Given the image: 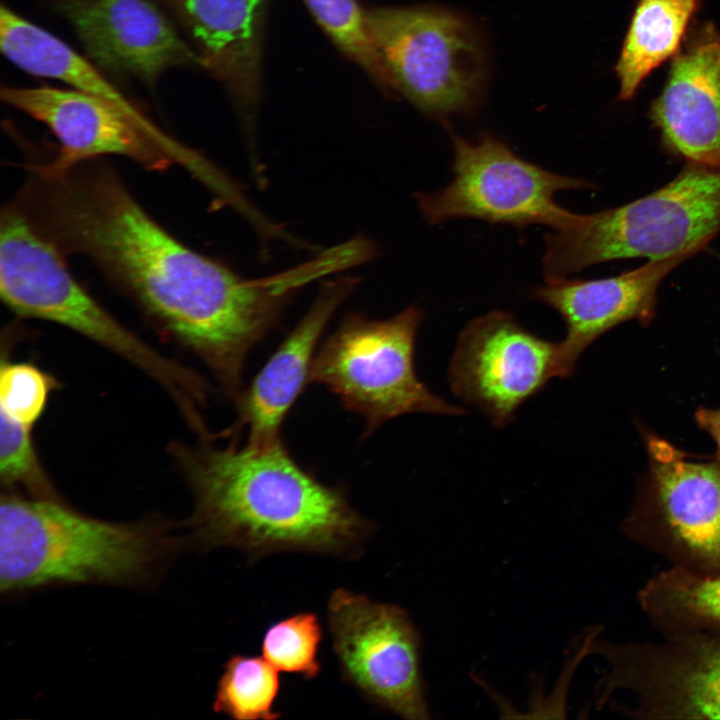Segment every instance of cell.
Returning a JSON list of instances; mask_svg holds the SVG:
<instances>
[{
	"label": "cell",
	"mask_w": 720,
	"mask_h": 720,
	"mask_svg": "<svg viewBox=\"0 0 720 720\" xmlns=\"http://www.w3.org/2000/svg\"><path fill=\"white\" fill-rule=\"evenodd\" d=\"M31 172L13 204L32 226L62 254L92 261L236 398L248 352L312 281L311 269L239 276L165 230L104 164Z\"/></svg>",
	"instance_id": "6da1fadb"
},
{
	"label": "cell",
	"mask_w": 720,
	"mask_h": 720,
	"mask_svg": "<svg viewBox=\"0 0 720 720\" xmlns=\"http://www.w3.org/2000/svg\"><path fill=\"white\" fill-rule=\"evenodd\" d=\"M179 456L195 497L194 532L207 547L343 556L359 552L371 529L343 490L303 469L281 439L182 448Z\"/></svg>",
	"instance_id": "7a4b0ae2"
},
{
	"label": "cell",
	"mask_w": 720,
	"mask_h": 720,
	"mask_svg": "<svg viewBox=\"0 0 720 720\" xmlns=\"http://www.w3.org/2000/svg\"><path fill=\"white\" fill-rule=\"evenodd\" d=\"M0 504L3 593L54 584L144 583L176 547L165 526L95 519L59 499L7 494Z\"/></svg>",
	"instance_id": "3957f363"
},
{
	"label": "cell",
	"mask_w": 720,
	"mask_h": 720,
	"mask_svg": "<svg viewBox=\"0 0 720 720\" xmlns=\"http://www.w3.org/2000/svg\"><path fill=\"white\" fill-rule=\"evenodd\" d=\"M63 255L13 205L0 221V294L15 314L69 328L141 369L195 421L208 387L189 368L152 348L106 311L72 276Z\"/></svg>",
	"instance_id": "277c9868"
},
{
	"label": "cell",
	"mask_w": 720,
	"mask_h": 720,
	"mask_svg": "<svg viewBox=\"0 0 720 720\" xmlns=\"http://www.w3.org/2000/svg\"><path fill=\"white\" fill-rule=\"evenodd\" d=\"M720 231V168L687 163L660 189L622 206L577 214L545 235L546 280L628 258L704 249Z\"/></svg>",
	"instance_id": "5b68a950"
},
{
	"label": "cell",
	"mask_w": 720,
	"mask_h": 720,
	"mask_svg": "<svg viewBox=\"0 0 720 720\" xmlns=\"http://www.w3.org/2000/svg\"><path fill=\"white\" fill-rule=\"evenodd\" d=\"M424 312L416 305L385 320L350 315L323 342L308 383L325 386L342 405L363 417L364 436L410 413L464 415L423 383L415 370L417 332Z\"/></svg>",
	"instance_id": "8992f818"
},
{
	"label": "cell",
	"mask_w": 720,
	"mask_h": 720,
	"mask_svg": "<svg viewBox=\"0 0 720 720\" xmlns=\"http://www.w3.org/2000/svg\"><path fill=\"white\" fill-rule=\"evenodd\" d=\"M367 20L396 96L436 118L476 110L487 58L469 21L426 6L374 7Z\"/></svg>",
	"instance_id": "52a82bcc"
},
{
	"label": "cell",
	"mask_w": 720,
	"mask_h": 720,
	"mask_svg": "<svg viewBox=\"0 0 720 720\" xmlns=\"http://www.w3.org/2000/svg\"><path fill=\"white\" fill-rule=\"evenodd\" d=\"M453 180L434 193H415L424 220L436 225L474 218L523 230L530 225L565 226L575 213L555 195L593 188L586 180L559 175L518 156L504 141L486 133L475 141L450 133Z\"/></svg>",
	"instance_id": "ba28073f"
},
{
	"label": "cell",
	"mask_w": 720,
	"mask_h": 720,
	"mask_svg": "<svg viewBox=\"0 0 720 720\" xmlns=\"http://www.w3.org/2000/svg\"><path fill=\"white\" fill-rule=\"evenodd\" d=\"M645 442L648 473L625 533L673 566L720 573V461H691L653 433H645Z\"/></svg>",
	"instance_id": "9c48e42d"
},
{
	"label": "cell",
	"mask_w": 720,
	"mask_h": 720,
	"mask_svg": "<svg viewBox=\"0 0 720 720\" xmlns=\"http://www.w3.org/2000/svg\"><path fill=\"white\" fill-rule=\"evenodd\" d=\"M664 636L658 643H587V652L608 664L596 688L598 707L622 691L632 696V717L720 719V634Z\"/></svg>",
	"instance_id": "30bf717a"
},
{
	"label": "cell",
	"mask_w": 720,
	"mask_h": 720,
	"mask_svg": "<svg viewBox=\"0 0 720 720\" xmlns=\"http://www.w3.org/2000/svg\"><path fill=\"white\" fill-rule=\"evenodd\" d=\"M327 620L345 680L402 718L430 717L420 670L421 639L404 609L340 588L330 595Z\"/></svg>",
	"instance_id": "8fae6325"
},
{
	"label": "cell",
	"mask_w": 720,
	"mask_h": 720,
	"mask_svg": "<svg viewBox=\"0 0 720 720\" xmlns=\"http://www.w3.org/2000/svg\"><path fill=\"white\" fill-rule=\"evenodd\" d=\"M559 342L525 329L506 311L469 321L460 332L448 367L453 394L477 408L495 427L557 377Z\"/></svg>",
	"instance_id": "7c38bea8"
},
{
	"label": "cell",
	"mask_w": 720,
	"mask_h": 720,
	"mask_svg": "<svg viewBox=\"0 0 720 720\" xmlns=\"http://www.w3.org/2000/svg\"><path fill=\"white\" fill-rule=\"evenodd\" d=\"M10 106L44 123L59 141L56 157L31 169L56 175L103 155H119L145 168L167 167L174 156L197 157L150 121L133 118L118 106L81 90L2 87Z\"/></svg>",
	"instance_id": "4fadbf2b"
},
{
	"label": "cell",
	"mask_w": 720,
	"mask_h": 720,
	"mask_svg": "<svg viewBox=\"0 0 720 720\" xmlns=\"http://www.w3.org/2000/svg\"><path fill=\"white\" fill-rule=\"evenodd\" d=\"M702 249L694 248L648 262L617 276L599 279H549L530 297L562 317L566 334L559 342L557 377L572 375L581 354L614 327L637 321L647 326L655 317L662 280Z\"/></svg>",
	"instance_id": "5bb4252c"
},
{
	"label": "cell",
	"mask_w": 720,
	"mask_h": 720,
	"mask_svg": "<svg viewBox=\"0 0 720 720\" xmlns=\"http://www.w3.org/2000/svg\"><path fill=\"white\" fill-rule=\"evenodd\" d=\"M90 58L103 69L151 85L166 70L200 65L151 0H53Z\"/></svg>",
	"instance_id": "9a60e30c"
},
{
	"label": "cell",
	"mask_w": 720,
	"mask_h": 720,
	"mask_svg": "<svg viewBox=\"0 0 720 720\" xmlns=\"http://www.w3.org/2000/svg\"><path fill=\"white\" fill-rule=\"evenodd\" d=\"M200 66L231 95L253 137L261 90L267 0H164Z\"/></svg>",
	"instance_id": "2e32d148"
},
{
	"label": "cell",
	"mask_w": 720,
	"mask_h": 720,
	"mask_svg": "<svg viewBox=\"0 0 720 720\" xmlns=\"http://www.w3.org/2000/svg\"><path fill=\"white\" fill-rule=\"evenodd\" d=\"M650 118L669 152L720 168V38L714 32L702 33L674 58Z\"/></svg>",
	"instance_id": "e0dca14e"
},
{
	"label": "cell",
	"mask_w": 720,
	"mask_h": 720,
	"mask_svg": "<svg viewBox=\"0 0 720 720\" xmlns=\"http://www.w3.org/2000/svg\"><path fill=\"white\" fill-rule=\"evenodd\" d=\"M358 283L354 277L325 282L310 309L280 344L246 391L235 400L237 419L225 435L248 428L247 443L269 444L305 384L318 341L334 312Z\"/></svg>",
	"instance_id": "ac0fdd59"
},
{
	"label": "cell",
	"mask_w": 720,
	"mask_h": 720,
	"mask_svg": "<svg viewBox=\"0 0 720 720\" xmlns=\"http://www.w3.org/2000/svg\"><path fill=\"white\" fill-rule=\"evenodd\" d=\"M642 610L664 634H720V573L673 566L638 592Z\"/></svg>",
	"instance_id": "d6986e66"
},
{
	"label": "cell",
	"mask_w": 720,
	"mask_h": 720,
	"mask_svg": "<svg viewBox=\"0 0 720 720\" xmlns=\"http://www.w3.org/2000/svg\"><path fill=\"white\" fill-rule=\"evenodd\" d=\"M698 0H639L616 64L619 98L631 99L643 80L673 56Z\"/></svg>",
	"instance_id": "ffe728a7"
},
{
	"label": "cell",
	"mask_w": 720,
	"mask_h": 720,
	"mask_svg": "<svg viewBox=\"0 0 720 720\" xmlns=\"http://www.w3.org/2000/svg\"><path fill=\"white\" fill-rule=\"evenodd\" d=\"M279 689L278 670L263 656L234 655L224 665L213 709L238 720L276 719Z\"/></svg>",
	"instance_id": "44dd1931"
},
{
	"label": "cell",
	"mask_w": 720,
	"mask_h": 720,
	"mask_svg": "<svg viewBox=\"0 0 720 720\" xmlns=\"http://www.w3.org/2000/svg\"><path fill=\"white\" fill-rule=\"evenodd\" d=\"M312 16L342 53L384 93L396 96L392 80L372 38L367 10L357 0H304Z\"/></svg>",
	"instance_id": "7402d4cb"
},
{
	"label": "cell",
	"mask_w": 720,
	"mask_h": 720,
	"mask_svg": "<svg viewBox=\"0 0 720 720\" xmlns=\"http://www.w3.org/2000/svg\"><path fill=\"white\" fill-rule=\"evenodd\" d=\"M322 628L313 612H301L273 623L265 631L262 656L278 671L307 679L321 670L318 660Z\"/></svg>",
	"instance_id": "603a6c76"
},
{
	"label": "cell",
	"mask_w": 720,
	"mask_h": 720,
	"mask_svg": "<svg viewBox=\"0 0 720 720\" xmlns=\"http://www.w3.org/2000/svg\"><path fill=\"white\" fill-rule=\"evenodd\" d=\"M0 476L3 484L22 486L37 498L58 499L46 477L31 437V428L0 414Z\"/></svg>",
	"instance_id": "cb8c5ba5"
},
{
	"label": "cell",
	"mask_w": 720,
	"mask_h": 720,
	"mask_svg": "<svg viewBox=\"0 0 720 720\" xmlns=\"http://www.w3.org/2000/svg\"><path fill=\"white\" fill-rule=\"evenodd\" d=\"M55 381L29 363L3 360L0 368V408L32 428L42 415Z\"/></svg>",
	"instance_id": "d4e9b609"
},
{
	"label": "cell",
	"mask_w": 720,
	"mask_h": 720,
	"mask_svg": "<svg viewBox=\"0 0 720 720\" xmlns=\"http://www.w3.org/2000/svg\"><path fill=\"white\" fill-rule=\"evenodd\" d=\"M695 419L698 426L706 431L716 443L715 459L720 461V408H699L696 411Z\"/></svg>",
	"instance_id": "484cf974"
}]
</instances>
